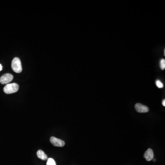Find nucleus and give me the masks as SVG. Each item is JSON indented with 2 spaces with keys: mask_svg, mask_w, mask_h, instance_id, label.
Instances as JSON below:
<instances>
[{
  "mask_svg": "<svg viewBox=\"0 0 165 165\" xmlns=\"http://www.w3.org/2000/svg\"><path fill=\"white\" fill-rule=\"evenodd\" d=\"M19 90V85L16 83L8 84L6 85L3 91L6 94H11L16 93Z\"/></svg>",
  "mask_w": 165,
  "mask_h": 165,
  "instance_id": "nucleus-1",
  "label": "nucleus"
},
{
  "mask_svg": "<svg viewBox=\"0 0 165 165\" xmlns=\"http://www.w3.org/2000/svg\"><path fill=\"white\" fill-rule=\"evenodd\" d=\"M12 68L14 72L20 73L22 71V67L21 62L19 58L15 57L12 61Z\"/></svg>",
  "mask_w": 165,
  "mask_h": 165,
  "instance_id": "nucleus-2",
  "label": "nucleus"
},
{
  "mask_svg": "<svg viewBox=\"0 0 165 165\" xmlns=\"http://www.w3.org/2000/svg\"><path fill=\"white\" fill-rule=\"evenodd\" d=\"M13 76L10 73H6L3 75L0 78V83L1 84H8L10 82L13 80Z\"/></svg>",
  "mask_w": 165,
  "mask_h": 165,
  "instance_id": "nucleus-3",
  "label": "nucleus"
},
{
  "mask_svg": "<svg viewBox=\"0 0 165 165\" xmlns=\"http://www.w3.org/2000/svg\"><path fill=\"white\" fill-rule=\"evenodd\" d=\"M50 142L55 146L63 147L65 146V143L64 141L61 139L56 138V137H51Z\"/></svg>",
  "mask_w": 165,
  "mask_h": 165,
  "instance_id": "nucleus-4",
  "label": "nucleus"
},
{
  "mask_svg": "<svg viewBox=\"0 0 165 165\" xmlns=\"http://www.w3.org/2000/svg\"><path fill=\"white\" fill-rule=\"evenodd\" d=\"M135 108L136 111L139 113H146L148 112L149 111L148 107L140 103L136 104L135 105Z\"/></svg>",
  "mask_w": 165,
  "mask_h": 165,
  "instance_id": "nucleus-5",
  "label": "nucleus"
},
{
  "mask_svg": "<svg viewBox=\"0 0 165 165\" xmlns=\"http://www.w3.org/2000/svg\"><path fill=\"white\" fill-rule=\"evenodd\" d=\"M143 157L147 161H150L154 158L153 151L152 149H148L147 151L145 152Z\"/></svg>",
  "mask_w": 165,
  "mask_h": 165,
  "instance_id": "nucleus-6",
  "label": "nucleus"
},
{
  "mask_svg": "<svg viewBox=\"0 0 165 165\" xmlns=\"http://www.w3.org/2000/svg\"><path fill=\"white\" fill-rule=\"evenodd\" d=\"M37 155L39 158L42 160H46L47 159V155L45 154V153L42 150H39L37 152Z\"/></svg>",
  "mask_w": 165,
  "mask_h": 165,
  "instance_id": "nucleus-7",
  "label": "nucleus"
},
{
  "mask_svg": "<svg viewBox=\"0 0 165 165\" xmlns=\"http://www.w3.org/2000/svg\"><path fill=\"white\" fill-rule=\"evenodd\" d=\"M47 165H56V164L55 160L53 159L50 158L48 159Z\"/></svg>",
  "mask_w": 165,
  "mask_h": 165,
  "instance_id": "nucleus-8",
  "label": "nucleus"
},
{
  "mask_svg": "<svg viewBox=\"0 0 165 165\" xmlns=\"http://www.w3.org/2000/svg\"><path fill=\"white\" fill-rule=\"evenodd\" d=\"M160 66L162 70H163L165 68V60L164 59H162L161 60L160 62Z\"/></svg>",
  "mask_w": 165,
  "mask_h": 165,
  "instance_id": "nucleus-9",
  "label": "nucleus"
},
{
  "mask_svg": "<svg viewBox=\"0 0 165 165\" xmlns=\"http://www.w3.org/2000/svg\"><path fill=\"white\" fill-rule=\"evenodd\" d=\"M155 84L159 88H162L163 87V84L162 83V82L160 80H157Z\"/></svg>",
  "mask_w": 165,
  "mask_h": 165,
  "instance_id": "nucleus-10",
  "label": "nucleus"
},
{
  "mask_svg": "<svg viewBox=\"0 0 165 165\" xmlns=\"http://www.w3.org/2000/svg\"><path fill=\"white\" fill-rule=\"evenodd\" d=\"M162 105H163L164 107H165V100L162 101Z\"/></svg>",
  "mask_w": 165,
  "mask_h": 165,
  "instance_id": "nucleus-11",
  "label": "nucleus"
},
{
  "mask_svg": "<svg viewBox=\"0 0 165 165\" xmlns=\"http://www.w3.org/2000/svg\"><path fill=\"white\" fill-rule=\"evenodd\" d=\"M2 66H1V64H0V71H1V70H2Z\"/></svg>",
  "mask_w": 165,
  "mask_h": 165,
  "instance_id": "nucleus-12",
  "label": "nucleus"
},
{
  "mask_svg": "<svg viewBox=\"0 0 165 165\" xmlns=\"http://www.w3.org/2000/svg\"><path fill=\"white\" fill-rule=\"evenodd\" d=\"M152 160H153V161L154 162H155V161H156V160H155V159H152Z\"/></svg>",
  "mask_w": 165,
  "mask_h": 165,
  "instance_id": "nucleus-13",
  "label": "nucleus"
}]
</instances>
